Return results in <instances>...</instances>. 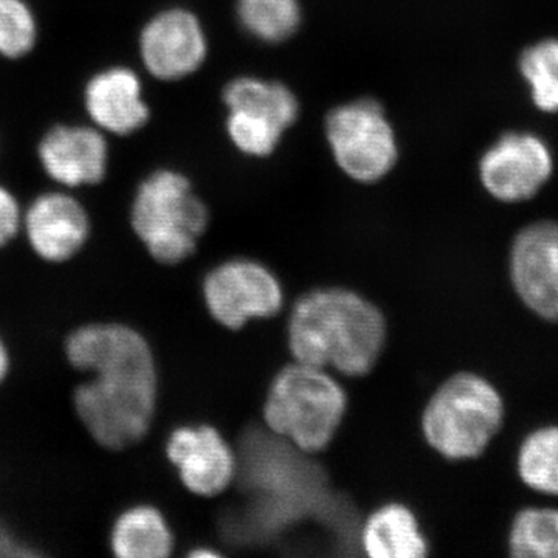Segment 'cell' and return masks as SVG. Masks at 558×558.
<instances>
[{
    "label": "cell",
    "mask_w": 558,
    "mask_h": 558,
    "mask_svg": "<svg viewBox=\"0 0 558 558\" xmlns=\"http://www.w3.org/2000/svg\"><path fill=\"white\" fill-rule=\"evenodd\" d=\"M505 405L483 377H450L429 399L422 427L429 446L450 459L480 457L501 427Z\"/></svg>",
    "instance_id": "obj_5"
},
{
    "label": "cell",
    "mask_w": 558,
    "mask_h": 558,
    "mask_svg": "<svg viewBox=\"0 0 558 558\" xmlns=\"http://www.w3.org/2000/svg\"><path fill=\"white\" fill-rule=\"evenodd\" d=\"M174 537L159 509L132 506L113 521L110 549L120 558H165L171 556Z\"/></svg>",
    "instance_id": "obj_15"
},
{
    "label": "cell",
    "mask_w": 558,
    "mask_h": 558,
    "mask_svg": "<svg viewBox=\"0 0 558 558\" xmlns=\"http://www.w3.org/2000/svg\"><path fill=\"white\" fill-rule=\"evenodd\" d=\"M326 137L341 171L357 182L384 179L398 161L395 130L376 100L352 101L333 109L326 119Z\"/></svg>",
    "instance_id": "obj_6"
},
{
    "label": "cell",
    "mask_w": 558,
    "mask_h": 558,
    "mask_svg": "<svg viewBox=\"0 0 558 558\" xmlns=\"http://www.w3.org/2000/svg\"><path fill=\"white\" fill-rule=\"evenodd\" d=\"M236 11L242 27L263 43H282L301 24L299 0H238Z\"/></svg>",
    "instance_id": "obj_18"
},
{
    "label": "cell",
    "mask_w": 558,
    "mask_h": 558,
    "mask_svg": "<svg viewBox=\"0 0 558 558\" xmlns=\"http://www.w3.org/2000/svg\"><path fill=\"white\" fill-rule=\"evenodd\" d=\"M519 470L529 487L558 495V427L527 436L520 449Z\"/></svg>",
    "instance_id": "obj_20"
},
{
    "label": "cell",
    "mask_w": 558,
    "mask_h": 558,
    "mask_svg": "<svg viewBox=\"0 0 558 558\" xmlns=\"http://www.w3.org/2000/svg\"><path fill=\"white\" fill-rule=\"evenodd\" d=\"M89 123L116 137H130L148 124L150 109L142 80L126 65H109L92 73L83 87Z\"/></svg>",
    "instance_id": "obj_13"
},
{
    "label": "cell",
    "mask_w": 558,
    "mask_h": 558,
    "mask_svg": "<svg viewBox=\"0 0 558 558\" xmlns=\"http://www.w3.org/2000/svg\"><path fill=\"white\" fill-rule=\"evenodd\" d=\"M167 454L183 486L201 497H216L236 475V457L222 435L209 425L171 433Z\"/></svg>",
    "instance_id": "obj_14"
},
{
    "label": "cell",
    "mask_w": 558,
    "mask_h": 558,
    "mask_svg": "<svg viewBox=\"0 0 558 558\" xmlns=\"http://www.w3.org/2000/svg\"><path fill=\"white\" fill-rule=\"evenodd\" d=\"M362 545L374 558H418L427 554L417 520L400 505L385 506L369 517L363 527Z\"/></svg>",
    "instance_id": "obj_16"
},
{
    "label": "cell",
    "mask_w": 558,
    "mask_h": 558,
    "mask_svg": "<svg viewBox=\"0 0 558 558\" xmlns=\"http://www.w3.org/2000/svg\"><path fill=\"white\" fill-rule=\"evenodd\" d=\"M22 233L39 259L69 263L90 240V213L70 190L46 191L24 208Z\"/></svg>",
    "instance_id": "obj_10"
},
{
    "label": "cell",
    "mask_w": 558,
    "mask_h": 558,
    "mask_svg": "<svg viewBox=\"0 0 558 558\" xmlns=\"http://www.w3.org/2000/svg\"><path fill=\"white\" fill-rule=\"evenodd\" d=\"M38 14L28 0H0V58L20 61L38 47Z\"/></svg>",
    "instance_id": "obj_22"
},
{
    "label": "cell",
    "mask_w": 558,
    "mask_h": 558,
    "mask_svg": "<svg viewBox=\"0 0 558 558\" xmlns=\"http://www.w3.org/2000/svg\"><path fill=\"white\" fill-rule=\"evenodd\" d=\"M11 369V355L10 349L7 347L5 340L0 336V387H2L3 381L7 380V377L10 376Z\"/></svg>",
    "instance_id": "obj_26"
},
{
    "label": "cell",
    "mask_w": 558,
    "mask_h": 558,
    "mask_svg": "<svg viewBox=\"0 0 558 558\" xmlns=\"http://www.w3.org/2000/svg\"><path fill=\"white\" fill-rule=\"evenodd\" d=\"M204 296L213 318L233 330L253 318L274 317L282 307L278 279L248 259L229 260L209 271Z\"/></svg>",
    "instance_id": "obj_7"
},
{
    "label": "cell",
    "mask_w": 558,
    "mask_h": 558,
    "mask_svg": "<svg viewBox=\"0 0 558 558\" xmlns=\"http://www.w3.org/2000/svg\"><path fill=\"white\" fill-rule=\"evenodd\" d=\"M510 275L529 310L558 319V223H531L520 231L510 253Z\"/></svg>",
    "instance_id": "obj_12"
},
{
    "label": "cell",
    "mask_w": 558,
    "mask_h": 558,
    "mask_svg": "<svg viewBox=\"0 0 558 558\" xmlns=\"http://www.w3.org/2000/svg\"><path fill=\"white\" fill-rule=\"evenodd\" d=\"M64 354L72 368L89 376L73 391V409L94 442L120 451L145 438L159 396L145 337L123 323H87L69 333Z\"/></svg>",
    "instance_id": "obj_1"
},
{
    "label": "cell",
    "mask_w": 558,
    "mask_h": 558,
    "mask_svg": "<svg viewBox=\"0 0 558 558\" xmlns=\"http://www.w3.org/2000/svg\"><path fill=\"white\" fill-rule=\"evenodd\" d=\"M223 101L229 110H240L270 121L282 131L292 126L300 113L299 100L288 86L252 76L231 81L223 90Z\"/></svg>",
    "instance_id": "obj_17"
},
{
    "label": "cell",
    "mask_w": 558,
    "mask_h": 558,
    "mask_svg": "<svg viewBox=\"0 0 558 558\" xmlns=\"http://www.w3.org/2000/svg\"><path fill=\"white\" fill-rule=\"evenodd\" d=\"M554 171L553 154L537 135L508 132L486 150L480 161L484 189L501 202L532 199Z\"/></svg>",
    "instance_id": "obj_9"
},
{
    "label": "cell",
    "mask_w": 558,
    "mask_h": 558,
    "mask_svg": "<svg viewBox=\"0 0 558 558\" xmlns=\"http://www.w3.org/2000/svg\"><path fill=\"white\" fill-rule=\"evenodd\" d=\"M387 337L384 315L344 289H319L293 307L289 347L296 362L365 376L376 365Z\"/></svg>",
    "instance_id": "obj_2"
},
{
    "label": "cell",
    "mask_w": 558,
    "mask_h": 558,
    "mask_svg": "<svg viewBox=\"0 0 558 558\" xmlns=\"http://www.w3.org/2000/svg\"><path fill=\"white\" fill-rule=\"evenodd\" d=\"M109 135L90 123H57L40 135V168L60 189L97 186L109 174Z\"/></svg>",
    "instance_id": "obj_8"
},
{
    "label": "cell",
    "mask_w": 558,
    "mask_h": 558,
    "mask_svg": "<svg viewBox=\"0 0 558 558\" xmlns=\"http://www.w3.org/2000/svg\"><path fill=\"white\" fill-rule=\"evenodd\" d=\"M520 70L534 105L543 112H558V39L539 40L524 50Z\"/></svg>",
    "instance_id": "obj_21"
},
{
    "label": "cell",
    "mask_w": 558,
    "mask_h": 558,
    "mask_svg": "<svg viewBox=\"0 0 558 558\" xmlns=\"http://www.w3.org/2000/svg\"><path fill=\"white\" fill-rule=\"evenodd\" d=\"M207 50L204 28L189 10L160 11L140 32V58L160 81L186 78L204 64Z\"/></svg>",
    "instance_id": "obj_11"
},
{
    "label": "cell",
    "mask_w": 558,
    "mask_h": 558,
    "mask_svg": "<svg viewBox=\"0 0 558 558\" xmlns=\"http://www.w3.org/2000/svg\"><path fill=\"white\" fill-rule=\"evenodd\" d=\"M22 208L16 194L0 183V248H5L22 233Z\"/></svg>",
    "instance_id": "obj_24"
},
{
    "label": "cell",
    "mask_w": 558,
    "mask_h": 558,
    "mask_svg": "<svg viewBox=\"0 0 558 558\" xmlns=\"http://www.w3.org/2000/svg\"><path fill=\"white\" fill-rule=\"evenodd\" d=\"M39 556L38 550L28 545L27 542L17 537L13 529L0 520V557H36Z\"/></svg>",
    "instance_id": "obj_25"
},
{
    "label": "cell",
    "mask_w": 558,
    "mask_h": 558,
    "mask_svg": "<svg viewBox=\"0 0 558 558\" xmlns=\"http://www.w3.org/2000/svg\"><path fill=\"white\" fill-rule=\"evenodd\" d=\"M510 554L519 558H558V510H521L510 531Z\"/></svg>",
    "instance_id": "obj_19"
},
{
    "label": "cell",
    "mask_w": 558,
    "mask_h": 558,
    "mask_svg": "<svg viewBox=\"0 0 558 558\" xmlns=\"http://www.w3.org/2000/svg\"><path fill=\"white\" fill-rule=\"evenodd\" d=\"M207 226V207L180 172L159 170L137 186L131 205V227L159 263L172 266L190 258Z\"/></svg>",
    "instance_id": "obj_4"
},
{
    "label": "cell",
    "mask_w": 558,
    "mask_h": 558,
    "mask_svg": "<svg viewBox=\"0 0 558 558\" xmlns=\"http://www.w3.org/2000/svg\"><path fill=\"white\" fill-rule=\"evenodd\" d=\"M347 413V395L325 369L293 363L271 381L264 418L267 427L303 453L332 442Z\"/></svg>",
    "instance_id": "obj_3"
},
{
    "label": "cell",
    "mask_w": 558,
    "mask_h": 558,
    "mask_svg": "<svg viewBox=\"0 0 558 558\" xmlns=\"http://www.w3.org/2000/svg\"><path fill=\"white\" fill-rule=\"evenodd\" d=\"M227 131L233 145L252 157H267L277 149L284 131L269 121L248 116L240 110H229Z\"/></svg>",
    "instance_id": "obj_23"
}]
</instances>
